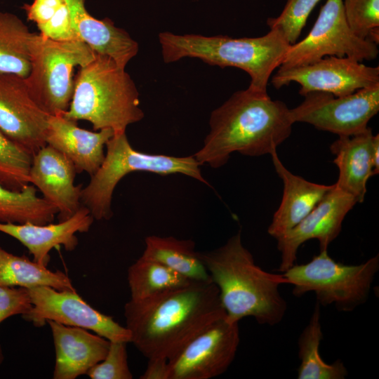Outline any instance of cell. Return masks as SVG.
Masks as SVG:
<instances>
[{
  "mask_svg": "<svg viewBox=\"0 0 379 379\" xmlns=\"http://www.w3.org/2000/svg\"><path fill=\"white\" fill-rule=\"evenodd\" d=\"M142 258L159 262L194 281H211L208 272L190 239L148 236Z\"/></svg>",
  "mask_w": 379,
  "mask_h": 379,
  "instance_id": "obj_23",
  "label": "cell"
},
{
  "mask_svg": "<svg viewBox=\"0 0 379 379\" xmlns=\"http://www.w3.org/2000/svg\"><path fill=\"white\" fill-rule=\"evenodd\" d=\"M320 0H287L281 13L275 18H270L267 24L270 29L279 30L288 42H297L313 8Z\"/></svg>",
  "mask_w": 379,
  "mask_h": 379,
  "instance_id": "obj_32",
  "label": "cell"
},
{
  "mask_svg": "<svg viewBox=\"0 0 379 379\" xmlns=\"http://www.w3.org/2000/svg\"><path fill=\"white\" fill-rule=\"evenodd\" d=\"M339 175L335 185L364 201L368 179L379 173V134L371 128L351 136H338L330 146Z\"/></svg>",
  "mask_w": 379,
  "mask_h": 379,
  "instance_id": "obj_17",
  "label": "cell"
},
{
  "mask_svg": "<svg viewBox=\"0 0 379 379\" xmlns=\"http://www.w3.org/2000/svg\"><path fill=\"white\" fill-rule=\"evenodd\" d=\"M95 55L81 41H57L34 33L30 70L25 79L30 95L48 114H63L73 95L74 68L88 63Z\"/></svg>",
  "mask_w": 379,
  "mask_h": 379,
  "instance_id": "obj_8",
  "label": "cell"
},
{
  "mask_svg": "<svg viewBox=\"0 0 379 379\" xmlns=\"http://www.w3.org/2000/svg\"><path fill=\"white\" fill-rule=\"evenodd\" d=\"M3 361H4V354H3L2 348L0 345V364L3 362Z\"/></svg>",
  "mask_w": 379,
  "mask_h": 379,
  "instance_id": "obj_36",
  "label": "cell"
},
{
  "mask_svg": "<svg viewBox=\"0 0 379 379\" xmlns=\"http://www.w3.org/2000/svg\"><path fill=\"white\" fill-rule=\"evenodd\" d=\"M66 1L72 27L79 39L95 53L107 55L119 67L126 68L138 52V42L126 30L116 27L110 19L93 17L85 7L86 0Z\"/></svg>",
  "mask_w": 379,
  "mask_h": 379,
  "instance_id": "obj_21",
  "label": "cell"
},
{
  "mask_svg": "<svg viewBox=\"0 0 379 379\" xmlns=\"http://www.w3.org/2000/svg\"><path fill=\"white\" fill-rule=\"evenodd\" d=\"M27 290L32 306L22 317L34 326H43L52 320L92 331L109 341L131 343V334L126 326L92 307L76 291H60L45 286Z\"/></svg>",
  "mask_w": 379,
  "mask_h": 379,
  "instance_id": "obj_11",
  "label": "cell"
},
{
  "mask_svg": "<svg viewBox=\"0 0 379 379\" xmlns=\"http://www.w3.org/2000/svg\"><path fill=\"white\" fill-rule=\"evenodd\" d=\"M140 379H168V360L163 358L148 359V364Z\"/></svg>",
  "mask_w": 379,
  "mask_h": 379,
  "instance_id": "obj_35",
  "label": "cell"
},
{
  "mask_svg": "<svg viewBox=\"0 0 379 379\" xmlns=\"http://www.w3.org/2000/svg\"><path fill=\"white\" fill-rule=\"evenodd\" d=\"M293 124L284 102L272 100L267 92L239 91L211 112L210 131L194 157L201 165L218 168L234 152L271 154L290 136Z\"/></svg>",
  "mask_w": 379,
  "mask_h": 379,
  "instance_id": "obj_2",
  "label": "cell"
},
{
  "mask_svg": "<svg viewBox=\"0 0 379 379\" xmlns=\"http://www.w3.org/2000/svg\"><path fill=\"white\" fill-rule=\"evenodd\" d=\"M320 304L316 301L308 324L298 340L300 364L297 369L298 379H344L347 370L340 359L326 363L321 357L319 345L323 339Z\"/></svg>",
  "mask_w": 379,
  "mask_h": 379,
  "instance_id": "obj_25",
  "label": "cell"
},
{
  "mask_svg": "<svg viewBox=\"0 0 379 379\" xmlns=\"http://www.w3.org/2000/svg\"><path fill=\"white\" fill-rule=\"evenodd\" d=\"M32 306L27 288L0 286V323L11 316L25 314Z\"/></svg>",
  "mask_w": 379,
  "mask_h": 379,
  "instance_id": "obj_34",
  "label": "cell"
},
{
  "mask_svg": "<svg viewBox=\"0 0 379 379\" xmlns=\"http://www.w3.org/2000/svg\"><path fill=\"white\" fill-rule=\"evenodd\" d=\"M290 109L294 123L302 122L338 136H351L368 128L369 121L379 111V84L343 96L314 91Z\"/></svg>",
  "mask_w": 379,
  "mask_h": 379,
  "instance_id": "obj_10",
  "label": "cell"
},
{
  "mask_svg": "<svg viewBox=\"0 0 379 379\" xmlns=\"http://www.w3.org/2000/svg\"><path fill=\"white\" fill-rule=\"evenodd\" d=\"M22 8L43 36L57 41H81L72 27L66 0H33Z\"/></svg>",
  "mask_w": 379,
  "mask_h": 379,
  "instance_id": "obj_29",
  "label": "cell"
},
{
  "mask_svg": "<svg viewBox=\"0 0 379 379\" xmlns=\"http://www.w3.org/2000/svg\"><path fill=\"white\" fill-rule=\"evenodd\" d=\"M29 184L22 190L8 189L0 184V222L44 225L53 222L57 208L36 194Z\"/></svg>",
  "mask_w": 379,
  "mask_h": 379,
  "instance_id": "obj_27",
  "label": "cell"
},
{
  "mask_svg": "<svg viewBox=\"0 0 379 379\" xmlns=\"http://www.w3.org/2000/svg\"><path fill=\"white\" fill-rule=\"evenodd\" d=\"M274 169L284 183L281 204L275 211L267 232L277 239L297 225L321 201L333 185L310 182L289 171L277 151L271 154Z\"/></svg>",
  "mask_w": 379,
  "mask_h": 379,
  "instance_id": "obj_22",
  "label": "cell"
},
{
  "mask_svg": "<svg viewBox=\"0 0 379 379\" xmlns=\"http://www.w3.org/2000/svg\"><path fill=\"white\" fill-rule=\"evenodd\" d=\"M33 34L16 15L0 10V73L28 76Z\"/></svg>",
  "mask_w": 379,
  "mask_h": 379,
  "instance_id": "obj_26",
  "label": "cell"
},
{
  "mask_svg": "<svg viewBox=\"0 0 379 379\" xmlns=\"http://www.w3.org/2000/svg\"><path fill=\"white\" fill-rule=\"evenodd\" d=\"M48 116L30 95L24 78L0 73V128L32 155L46 145Z\"/></svg>",
  "mask_w": 379,
  "mask_h": 379,
  "instance_id": "obj_15",
  "label": "cell"
},
{
  "mask_svg": "<svg viewBox=\"0 0 379 379\" xmlns=\"http://www.w3.org/2000/svg\"><path fill=\"white\" fill-rule=\"evenodd\" d=\"M105 147L101 166L91 176L81 193V204L88 209L94 220L112 218L114 189L125 175L132 172L145 171L161 175L181 173L211 186L202 175L201 164L194 155L173 157L139 152L131 146L126 132L114 133Z\"/></svg>",
  "mask_w": 379,
  "mask_h": 379,
  "instance_id": "obj_6",
  "label": "cell"
},
{
  "mask_svg": "<svg viewBox=\"0 0 379 379\" xmlns=\"http://www.w3.org/2000/svg\"><path fill=\"white\" fill-rule=\"evenodd\" d=\"M347 21L354 32L379 43V0H343Z\"/></svg>",
  "mask_w": 379,
  "mask_h": 379,
  "instance_id": "obj_31",
  "label": "cell"
},
{
  "mask_svg": "<svg viewBox=\"0 0 379 379\" xmlns=\"http://www.w3.org/2000/svg\"><path fill=\"white\" fill-rule=\"evenodd\" d=\"M378 270V254L359 265H345L325 250L308 262L294 264L282 275L293 286L295 296L313 292L320 305H333L338 311L351 312L366 302Z\"/></svg>",
  "mask_w": 379,
  "mask_h": 379,
  "instance_id": "obj_7",
  "label": "cell"
},
{
  "mask_svg": "<svg viewBox=\"0 0 379 379\" xmlns=\"http://www.w3.org/2000/svg\"><path fill=\"white\" fill-rule=\"evenodd\" d=\"M32 155L0 128V184L22 190L29 182Z\"/></svg>",
  "mask_w": 379,
  "mask_h": 379,
  "instance_id": "obj_30",
  "label": "cell"
},
{
  "mask_svg": "<svg viewBox=\"0 0 379 379\" xmlns=\"http://www.w3.org/2000/svg\"><path fill=\"white\" fill-rule=\"evenodd\" d=\"M291 82L300 86L299 93L321 91L343 96L379 84V67H371L347 57L326 56L310 65L280 69L271 83L277 88Z\"/></svg>",
  "mask_w": 379,
  "mask_h": 379,
  "instance_id": "obj_12",
  "label": "cell"
},
{
  "mask_svg": "<svg viewBox=\"0 0 379 379\" xmlns=\"http://www.w3.org/2000/svg\"><path fill=\"white\" fill-rule=\"evenodd\" d=\"M110 128L88 131L63 114L49 115L45 133L46 145L54 148L74 164L77 173L94 175L105 156V147L113 136Z\"/></svg>",
  "mask_w": 379,
  "mask_h": 379,
  "instance_id": "obj_18",
  "label": "cell"
},
{
  "mask_svg": "<svg viewBox=\"0 0 379 379\" xmlns=\"http://www.w3.org/2000/svg\"><path fill=\"white\" fill-rule=\"evenodd\" d=\"M77 172L65 155L46 145L32 155L29 182L58 210L59 221L65 220L82 206V185H74Z\"/></svg>",
  "mask_w": 379,
  "mask_h": 379,
  "instance_id": "obj_16",
  "label": "cell"
},
{
  "mask_svg": "<svg viewBox=\"0 0 379 379\" xmlns=\"http://www.w3.org/2000/svg\"><path fill=\"white\" fill-rule=\"evenodd\" d=\"M55 350L54 379H75L105 357L107 339L87 329L48 320Z\"/></svg>",
  "mask_w": 379,
  "mask_h": 379,
  "instance_id": "obj_20",
  "label": "cell"
},
{
  "mask_svg": "<svg viewBox=\"0 0 379 379\" xmlns=\"http://www.w3.org/2000/svg\"><path fill=\"white\" fill-rule=\"evenodd\" d=\"M131 343L148 359L175 357L198 334L225 317L212 281L187 285L125 304Z\"/></svg>",
  "mask_w": 379,
  "mask_h": 379,
  "instance_id": "obj_1",
  "label": "cell"
},
{
  "mask_svg": "<svg viewBox=\"0 0 379 379\" xmlns=\"http://www.w3.org/2000/svg\"><path fill=\"white\" fill-rule=\"evenodd\" d=\"M0 286L25 288L45 286L60 291H76L65 273L52 271L25 255H14L1 247Z\"/></svg>",
  "mask_w": 379,
  "mask_h": 379,
  "instance_id": "obj_24",
  "label": "cell"
},
{
  "mask_svg": "<svg viewBox=\"0 0 379 379\" xmlns=\"http://www.w3.org/2000/svg\"><path fill=\"white\" fill-rule=\"evenodd\" d=\"M94 218L88 208L82 206L69 218L58 223L37 225L0 222V232L17 239L29 251L33 260L44 266L50 261V251L63 246L67 251L76 248L77 233L89 230Z\"/></svg>",
  "mask_w": 379,
  "mask_h": 379,
  "instance_id": "obj_19",
  "label": "cell"
},
{
  "mask_svg": "<svg viewBox=\"0 0 379 379\" xmlns=\"http://www.w3.org/2000/svg\"><path fill=\"white\" fill-rule=\"evenodd\" d=\"M240 341L238 322L225 317L194 338L168 361V379H210L224 373Z\"/></svg>",
  "mask_w": 379,
  "mask_h": 379,
  "instance_id": "obj_13",
  "label": "cell"
},
{
  "mask_svg": "<svg viewBox=\"0 0 379 379\" xmlns=\"http://www.w3.org/2000/svg\"><path fill=\"white\" fill-rule=\"evenodd\" d=\"M159 40L163 60L169 63L194 58L222 68H239L251 77L248 88L267 92L273 72L279 67L291 44L278 29L258 37L232 38L161 32Z\"/></svg>",
  "mask_w": 379,
  "mask_h": 379,
  "instance_id": "obj_4",
  "label": "cell"
},
{
  "mask_svg": "<svg viewBox=\"0 0 379 379\" xmlns=\"http://www.w3.org/2000/svg\"><path fill=\"white\" fill-rule=\"evenodd\" d=\"M211 281L219 291L220 299L230 322L252 317L260 324L280 323L287 303L279 287L286 284L282 274H273L258 266L244 246L241 232L232 236L222 246L201 252Z\"/></svg>",
  "mask_w": 379,
  "mask_h": 379,
  "instance_id": "obj_3",
  "label": "cell"
},
{
  "mask_svg": "<svg viewBox=\"0 0 379 379\" xmlns=\"http://www.w3.org/2000/svg\"><path fill=\"white\" fill-rule=\"evenodd\" d=\"M127 343L110 341L104 359L90 368L86 375L91 379H132L128 363Z\"/></svg>",
  "mask_w": 379,
  "mask_h": 379,
  "instance_id": "obj_33",
  "label": "cell"
},
{
  "mask_svg": "<svg viewBox=\"0 0 379 379\" xmlns=\"http://www.w3.org/2000/svg\"><path fill=\"white\" fill-rule=\"evenodd\" d=\"M354 197L340 189L335 183L316 207L293 228L277 238L281 255L279 271L284 272L295 264L300 246L315 239L320 251L339 235L343 222L357 204Z\"/></svg>",
  "mask_w": 379,
  "mask_h": 379,
  "instance_id": "obj_14",
  "label": "cell"
},
{
  "mask_svg": "<svg viewBox=\"0 0 379 379\" xmlns=\"http://www.w3.org/2000/svg\"><path fill=\"white\" fill-rule=\"evenodd\" d=\"M131 300L138 301L185 286L192 281L168 267L141 256L128 269Z\"/></svg>",
  "mask_w": 379,
  "mask_h": 379,
  "instance_id": "obj_28",
  "label": "cell"
},
{
  "mask_svg": "<svg viewBox=\"0 0 379 379\" xmlns=\"http://www.w3.org/2000/svg\"><path fill=\"white\" fill-rule=\"evenodd\" d=\"M378 53L377 44L359 37L351 29L343 0H326L309 34L291 45L279 68L304 66L326 56L370 61Z\"/></svg>",
  "mask_w": 379,
  "mask_h": 379,
  "instance_id": "obj_9",
  "label": "cell"
},
{
  "mask_svg": "<svg viewBox=\"0 0 379 379\" xmlns=\"http://www.w3.org/2000/svg\"><path fill=\"white\" fill-rule=\"evenodd\" d=\"M63 115L75 121H87L94 131L110 128L114 133H125L130 124L145 116L139 92L125 68L96 53L91 61L79 67L69 106Z\"/></svg>",
  "mask_w": 379,
  "mask_h": 379,
  "instance_id": "obj_5",
  "label": "cell"
}]
</instances>
